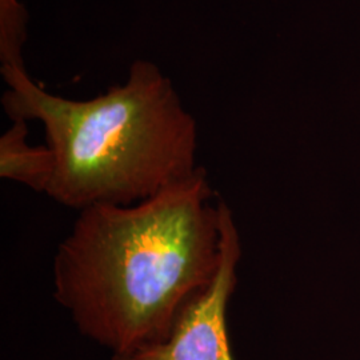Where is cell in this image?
<instances>
[{
	"mask_svg": "<svg viewBox=\"0 0 360 360\" xmlns=\"http://www.w3.org/2000/svg\"><path fill=\"white\" fill-rule=\"evenodd\" d=\"M28 134L27 122L13 120L0 136V178L46 193L55 172V156L47 144H30Z\"/></svg>",
	"mask_w": 360,
	"mask_h": 360,
	"instance_id": "cell-4",
	"label": "cell"
},
{
	"mask_svg": "<svg viewBox=\"0 0 360 360\" xmlns=\"http://www.w3.org/2000/svg\"><path fill=\"white\" fill-rule=\"evenodd\" d=\"M220 259L212 281L180 312L167 338L112 360H233L227 309L238 283L242 243L231 208L219 200Z\"/></svg>",
	"mask_w": 360,
	"mask_h": 360,
	"instance_id": "cell-3",
	"label": "cell"
},
{
	"mask_svg": "<svg viewBox=\"0 0 360 360\" xmlns=\"http://www.w3.org/2000/svg\"><path fill=\"white\" fill-rule=\"evenodd\" d=\"M1 75L6 114L44 129L55 156L46 195L62 206L135 205L199 167L196 119L150 60H135L124 83L86 101L43 90L27 70Z\"/></svg>",
	"mask_w": 360,
	"mask_h": 360,
	"instance_id": "cell-2",
	"label": "cell"
},
{
	"mask_svg": "<svg viewBox=\"0 0 360 360\" xmlns=\"http://www.w3.org/2000/svg\"><path fill=\"white\" fill-rule=\"evenodd\" d=\"M28 11L22 0H0V71L26 70Z\"/></svg>",
	"mask_w": 360,
	"mask_h": 360,
	"instance_id": "cell-5",
	"label": "cell"
},
{
	"mask_svg": "<svg viewBox=\"0 0 360 360\" xmlns=\"http://www.w3.org/2000/svg\"><path fill=\"white\" fill-rule=\"evenodd\" d=\"M199 166L135 205L79 211L56 248L55 300L79 333L127 354L167 338L220 259L219 200Z\"/></svg>",
	"mask_w": 360,
	"mask_h": 360,
	"instance_id": "cell-1",
	"label": "cell"
}]
</instances>
